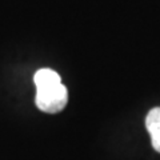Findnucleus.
I'll list each match as a JSON object with an SVG mask.
<instances>
[{
	"label": "nucleus",
	"instance_id": "f03ea898",
	"mask_svg": "<svg viewBox=\"0 0 160 160\" xmlns=\"http://www.w3.org/2000/svg\"><path fill=\"white\" fill-rule=\"evenodd\" d=\"M147 131L151 135L152 147L160 152V107H156L148 112L146 118Z\"/></svg>",
	"mask_w": 160,
	"mask_h": 160
},
{
	"label": "nucleus",
	"instance_id": "f257e3e1",
	"mask_svg": "<svg viewBox=\"0 0 160 160\" xmlns=\"http://www.w3.org/2000/svg\"><path fill=\"white\" fill-rule=\"evenodd\" d=\"M36 86V106L40 111L58 113L63 111L68 102V91L62 83L60 75L51 68H42L33 76Z\"/></svg>",
	"mask_w": 160,
	"mask_h": 160
}]
</instances>
